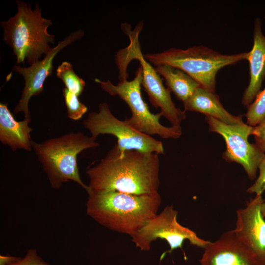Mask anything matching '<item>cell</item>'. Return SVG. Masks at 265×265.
I'll return each instance as SVG.
<instances>
[{
  "label": "cell",
  "instance_id": "5b68a950",
  "mask_svg": "<svg viewBox=\"0 0 265 265\" xmlns=\"http://www.w3.org/2000/svg\"><path fill=\"white\" fill-rule=\"evenodd\" d=\"M121 27L129 37L130 43L115 55L119 81L127 80L129 64L132 60H137L142 70L141 86L147 93L150 103L156 109L160 108L162 116L166 118L172 126H181L182 122L186 118V111L176 107L172 100L171 92L164 86L160 76L145 58L141 52L138 37L143 27V22H138L133 29L128 23L122 24Z\"/></svg>",
  "mask_w": 265,
  "mask_h": 265
},
{
  "label": "cell",
  "instance_id": "9c48e42d",
  "mask_svg": "<svg viewBox=\"0 0 265 265\" xmlns=\"http://www.w3.org/2000/svg\"><path fill=\"white\" fill-rule=\"evenodd\" d=\"M178 213L172 205L166 206L131 237L132 241L141 251H148L151 243L157 238L165 240L170 249L162 254L160 261L166 253H171L178 248L182 249L183 243L186 239L191 244L205 249L211 241L199 238L194 232L178 223Z\"/></svg>",
  "mask_w": 265,
  "mask_h": 265
},
{
  "label": "cell",
  "instance_id": "8fae6325",
  "mask_svg": "<svg viewBox=\"0 0 265 265\" xmlns=\"http://www.w3.org/2000/svg\"><path fill=\"white\" fill-rule=\"evenodd\" d=\"M84 34L81 30L71 33L63 40L59 41L55 47L41 60L28 67L15 65L13 70L21 75L25 80V86L19 102L15 107L14 113L23 112L25 118L31 119L28 103L33 96L40 95L44 90L43 85L46 79L53 73V60L56 55L63 48L80 39Z\"/></svg>",
  "mask_w": 265,
  "mask_h": 265
},
{
  "label": "cell",
  "instance_id": "6da1fadb",
  "mask_svg": "<svg viewBox=\"0 0 265 265\" xmlns=\"http://www.w3.org/2000/svg\"><path fill=\"white\" fill-rule=\"evenodd\" d=\"M159 154L122 151L115 144L103 159L87 168L88 190L153 194L159 186Z\"/></svg>",
  "mask_w": 265,
  "mask_h": 265
},
{
  "label": "cell",
  "instance_id": "44dd1931",
  "mask_svg": "<svg viewBox=\"0 0 265 265\" xmlns=\"http://www.w3.org/2000/svg\"><path fill=\"white\" fill-rule=\"evenodd\" d=\"M0 259V265H49L38 255L35 249L28 250L23 258L1 255Z\"/></svg>",
  "mask_w": 265,
  "mask_h": 265
},
{
  "label": "cell",
  "instance_id": "ba28073f",
  "mask_svg": "<svg viewBox=\"0 0 265 265\" xmlns=\"http://www.w3.org/2000/svg\"><path fill=\"white\" fill-rule=\"evenodd\" d=\"M82 124L91 136L96 139L100 134H109L115 136L116 145L121 150H135L159 155L164 153L161 141L137 131L125 120L117 118L106 103L100 104L98 111L89 113Z\"/></svg>",
  "mask_w": 265,
  "mask_h": 265
},
{
  "label": "cell",
  "instance_id": "7c38bea8",
  "mask_svg": "<svg viewBox=\"0 0 265 265\" xmlns=\"http://www.w3.org/2000/svg\"><path fill=\"white\" fill-rule=\"evenodd\" d=\"M264 200L256 195L247 202L246 207L237 211V237L261 265H265V219L261 213Z\"/></svg>",
  "mask_w": 265,
  "mask_h": 265
},
{
  "label": "cell",
  "instance_id": "277c9868",
  "mask_svg": "<svg viewBox=\"0 0 265 265\" xmlns=\"http://www.w3.org/2000/svg\"><path fill=\"white\" fill-rule=\"evenodd\" d=\"M100 145L96 139L81 132H71L42 142H32V149L46 173L52 187L73 181L88 190L82 181L78 165V156L83 150Z\"/></svg>",
  "mask_w": 265,
  "mask_h": 265
},
{
  "label": "cell",
  "instance_id": "52a82bcc",
  "mask_svg": "<svg viewBox=\"0 0 265 265\" xmlns=\"http://www.w3.org/2000/svg\"><path fill=\"white\" fill-rule=\"evenodd\" d=\"M142 70L140 66L132 80H125L114 84L109 80L106 81L95 79L102 89L112 96H118L128 105L132 115L124 120L134 129L151 135H158L162 138H178L182 134L181 126L166 127L159 122L160 112L153 114L142 99L141 89Z\"/></svg>",
  "mask_w": 265,
  "mask_h": 265
},
{
  "label": "cell",
  "instance_id": "5bb4252c",
  "mask_svg": "<svg viewBox=\"0 0 265 265\" xmlns=\"http://www.w3.org/2000/svg\"><path fill=\"white\" fill-rule=\"evenodd\" d=\"M260 19L256 18L254 23L253 45L248 52L247 60L249 63L250 80L242 96L241 103L249 106L261 92L265 79V36L262 31Z\"/></svg>",
  "mask_w": 265,
  "mask_h": 265
},
{
  "label": "cell",
  "instance_id": "7402d4cb",
  "mask_svg": "<svg viewBox=\"0 0 265 265\" xmlns=\"http://www.w3.org/2000/svg\"><path fill=\"white\" fill-rule=\"evenodd\" d=\"M259 175L255 183L247 190L249 193L262 195L265 191V157L258 166Z\"/></svg>",
  "mask_w": 265,
  "mask_h": 265
},
{
  "label": "cell",
  "instance_id": "3957f363",
  "mask_svg": "<svg viewBox=\"0 0 265 265\" xmlns=\"http://www.w3.org/2000/svg\"><path fill=\"white\" fill-rule=\"evenodd\" d=\"M18 11L7 21H1L3 40L12 49L17 58L16 65L26 61L30 65L47 55L53 48L54 35L48 33L52 20L42 17L38 3L32 10L30 4L17 0Z\"/></svg>",
  "mask_w": 265,
  "mask_h": 265
},
{
  "label": "cell",
  "instance_id": "ac0fdd59",
  "mask_svg": "<svg viewBox=\"0 0 265 265\" xmlns=\"http://www.w3.org/2000/svg\"><path fill=\"white\" fill-rule=\"evenodd\" d=\"M56 76L63 82L65 87L78 97L82 93L85 82L74 72L72 65L67 62H63L56 70Z\"/></svg>",
  "mask_w": 265,
  "mask_h": 265
},
{
  "label": "cell",
  "instance_id": "ffe728a7",
  "mask_svg": "<svg viewBox=\"0 0 265 265\" xmlns=\"http://www.w3.org/2000/svg\"><path fill=\"white\" fill-rule=\"evenodd\" d=\"M68 117L73 120H79L88 110L87 106L79 100L78 96L67 88L62 90Z\"/></svg>",
  "mask_w": 265,
  "mask_h": 265
},
{
  "label": "cell",
  "instance_id": "2e32d148",
  "mask_svg": "<svg viewBox=\"0 0 265 265\" xmlns=\"http://www.w3.org/2000/svg\"><path fill=\"white\" fill-rule=\"evenodd\" d=\"M184 110L196 111L206 116L214 118L228 125L243 123L242 115H234L227 111L215 92L210 91L201 86L183 102Z\"/></svg>",
  "mask_w": 265,
  "mask_h": 265
},
{
  "label": "cell",
  "instance_id": "cb8c5ba5",
  "mask_svg": "<svg viewBox=\"0 0 265 265\" xmlns=\"http://www.w3.org/2000/svg\"><path fill=\"white\" fill-rule=\"evenodd\" d=\"M261 213L265 219V200L263 201L262 205H261Z\"/></svg>",
  "mask_w": 265,
  "mask_h": 265
},
{
  "label": "cell",
  "instance_id": "d6986e66",
  "mask_svg": "<svg viewBox=\"0 0 265 265\" xmlns=\"http://www.w3.org/2000/svg\"><path fill=\"white\" fill-rule=\"evenodd\" d=\"M246 107V124L254 127L265 118V87Z\"/></svg>",
  "mask_w": 265,
  "mask_h": 265
},
{
  "label": "cell",
  "instance_id": "7a4b0ae2",
  "mask_svg": "<svg viewBox=\"0 0 265 265\" xmlns=\"http://www.w3.org/2000/svg\"><path fill=\"white\" fill-rule=\"evenodd\" d=\"M87 214L104 227L131 237L158 213L159 192L134 195L116 191H87Z\"/></svg>",
  "mask_w": 265,
  "mask_h": 265
},
{
  "label": "cell",
  "instance_id": "30bf717a",
  "mask_svg": "<svg viewBox=\"0 0 265 265\" xmlns=\"http://www.w3.org/2000/svg\"><path fill=\"white\" fill-rule=\"evenodd\" d=\"M209 131L219 134L224 139L226 149L223 158L228 162H235L244 168L248 178L254 180L259 164L265 153L256 143H250L248 137L254 127L245 123L228 125L214 118L206 116Z\"/></svg>",
  "mask_w": 265,
  "mask_h": 265
},
{
  "label": "cell",
  "instance_id": "8992f818",
  "mask_svg": "<svg viewBox=\"0 0 265 265\" xmlns=\"http://www.w3.org/2000/svg\"><path fill=\"white\" fill-rule=\"evenodd\" d=\"M145 58L157 66L167 64L179 69L205 89L216 90V77L221 68L247 60L248 52L223 54L207 47L195 46L186 49L170 48L162 52L146 53Z\"/></svg>",
  "mask_w": 265,
  "mask_h": 265
},
{
  "label": "cell",
  "instance_id": "603a6c76",
  "mask_svg": "<svg viewBox=\"0 0 265 265\" xmlns=\"http://www.w3.org/2000/svg\"><path fill=\"white\" fill-rule=\"evenodd\" d=\"M252 135L255 143L265 153V118L254 127Z\"/></svg>",
  "mask_w": 265,
  "mask_h": 265
},
{
  "label": "cell",
  "instance_id": "4fadbf2b",
  "mask_svg": "<svg viewBox=\"0 0 265 265\" xmlns=\"http://www.w3.org/2000/svg\"><path fill=\"white\" fill-rule=\"evenodd\" d=\"M204 250L201 265H261L233 230L223 233Z\"/></svg>",
  "mask_w": 265,
  "mask_h": 265
},
{
  "label": "cell",
  "instance_id": "e0dca14e",
  "mask_svg": "<svg viewBox=\"0 0 265 265\" xmlns=\"http://www.w3.org/2000/svg\"><path fill=\"white\" fill-rule=\"evenodd\" d=\"M155 69L158 74L164 78L167 88L183 103L201 86L186 73L170 65H160L156 66Z\"/></svg>",
  "mask_w": 265,
  "mask_h": 265
},
{
  "label": "cell",
  "instance_id": "9a60e30c",
  "mask_svg": "<svg viewBox=\"0 0 265 265\" xmlns=\"http://www.w3.org/2000/svg\"><path fill=\"white\" fill-rule=\"evenodd\" d=\"M31 119L21 121L16 120L10 111L7 104H0V141L9 146L13 151L23 149L31 151L32 142L30 134L32 129L29 127Z\"/></svg>",
  "mask_w": 265,
  "mask_h": 265
}]
</instances>
